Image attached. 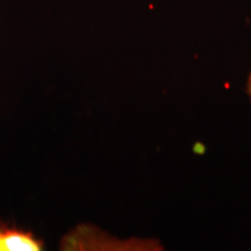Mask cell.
Instances as JSON below:
<instances>
[{
    "label": "cell",
    "instance_id": "1",
    "mask_svg": "<svg viewBox=\"0 0 251 251\" xmlns=\"http://www.w3.org/2000/svg\"><path fill=\"white\" fill-rule=\"evenodd\" d=\"M4 251H41L44 250V242L29 230L16 226H4L3 233Z\"/></svg>",
    "mask_w": 251,
    "mask_h": 251
},
{
    "label": "cell",
    "instance_id": "2",
    "mask_svg": "<svg viewBox=\"0 0 251 251\" xmlns=\"http://www.w3.org/2000/svg\"><path fill=\"white\" fill-rule=\"evenodd\" d=\"M246 92H247V97H249V100H250L251 103V70L249 73L247 81H246Z\"/></svg>",
    "mask_w": 251,
    "mask_h": 251
},
{
    "label": "cell",
    "instance_id": "3",
    "mask_svg": "<svg viewBox=\"0 0 251 251\" xmlns=\"http://www.w3.org/2000/svg\"><path fill=\"white\" fill-rule=\"evenodd\" d=\"M3 233H4V225L0 224V251H4V244H3Z\"/></svg>",
    "mask_w": 251,
    "mask_h": 251
}]
</instances>
